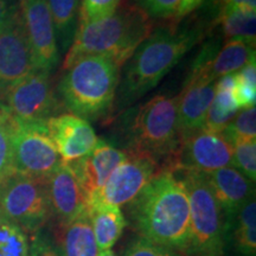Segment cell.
<instances>
[{
	"label": "cell",
	"mask_w": 256,
	"mask_h": 256,
	"mask_svg": "<svg viewBox=\"0 0 256 256\" xmlns=\"http://www.w3.org/2000/svg\"><path fill=\"white\" fill-rule=\"evenodd\" d=\"M28 256H62V252L55 236L43 228L31 235Z\"/></svg>",
	"instance_id": "obj_30"
},
{
	"label": "cell",
	"mask_w": 256,
	"mask_h": 256,
	"mask_svg": "<svg viewBox=\"0 0 256 256\" xmlns=\"http://www.w3.org/2000/svg\"><path fill=\"white\" fill-rule=\"evenodd\" d=\"M98 256H118L112 249H107V250H101L98 252Z\"/></svg>",
	"instance_id": "obj_36"
},
{
	"label": "cell",
	"mask_w": 256,
	"mask_h": 256,
	"mask_svg": "<svg viewBox=\"0 0 256 256\" xmlns=\"http://www.w3.org/2000/svg\"><path fill=\"white\" fill-rule=\"evenodd\" d=\"M127 206L130 223L140 238L184 252L190 204L184 183L174 172L160 171Z\"/></svg>",
	"instance_id": "obj_1"
},
{
	"label": "cell",
	"mask_w": 256,
	"mask_h": 256,
	"mask_svg": "<svg viewBox=\"0 0 256 256\" xmlns=\"http://www.w3.org/2000/svg\"><path fill=\"white\" fill-rule=\"evenodd\" d=\"M218 23L223 30L224 38L229 40H243L255 44L256 40V12L244 10L220 11Z\"/></svg>",
	"instance_id": "obj_23"
},
{
	"label": "cell",
	"mask_w": 256,
	"mask_h": 256,
	"mask_svg": "<svg viewBox=\"0 0 256 256\" xmlns=\"http://www.w3.org/2000/svg\"><path fill=\"white\" fill-rule=\"evenodd\" d=\"M215 82L208 76L188 74L183 90L177 96L179 138L203 128L215 98Z\"/></svg>",
	"instance_id": "obj_16"
},
{
	"label": "cell",
	"mask_w": 256,
	"mask_h": 256,
	"mask_svg": "<svg viewBox=\"0 0 256 256\" xmlns=\"http://www.w3.org/2000/svg\"><path fill=\"white\" fill-rule=\"evenodd\" d=\"M124 256H184V254L176 249L139 238L127 248Z\"/></svg>",
	"instance_id": "obj_31"
},
{
	"label": "cell",
	"mask_w": 256,
	"mask_h": 256,
	"mask_svg": "<svg viewBox=\"0 0 256 256\" xmlns=\"http://www.w3.org/2000/svg\"><path fill=\"white\" fill-rule=\"evenodd\" d=\"M56 242L62 256H98L92 220L88 210L63 226H56Z\"/></svg>",
	"instance_id": "obj_19"
},
{
	"label": "cell",
	"mask_w": 256,
	"mask_h": 256,
	"mask_svg": "<svg viewBox=\"0 0 256 256\" xmlns=\"http://www.w3.org/2000/svg\"><path fill=\"white\" fill-rule=\"evenodd\" d=\"M46 2L55 25L56 37L60 38L63 49H66L72 40H74L72 36L76 34L80 2L78 0H46Z\"/></svg>",
	"instance_id": "obj_24"
},
{
	"label": "cell",
	"mask_w": 256,
	"mask_h": 256,
	"mask_svg": "<svg viewBox=\"0 0 256 256\" xmlns=\"http://www.w3.org/2000/svg\"><path fill=\"white\" fill-rule=\"evenodd\" d=\"M200 38L198 30L178 32L171 25L152 31L130 58L119 90L120 106L133 104L154 88Z\"/></svg>",
	"instance_id": "obj_3"
},
{
	"label": "cell",
	"mask_w": 256,
	"mask_h": 256,
	"mask_svg": "<svg viewBox=\"0 0 256 256\" xmlns=\"http://www.w3.org/2000/svg\"><path fill=\"white\" fill-rule=\"evenodd\" d=\"M204 0H180L177 10H176L174 17L171 18V26H176V24L179 23L182 19H184L194 10H197L203 4Z\"/></svg>",
	"instance_id": "obj_33"
},
{
	"label": "cell",
	"mask_w": 256,
	"mask_h": 256,
	"mask_svg": "<svg viewBox=\"0 0 256 256\" xmlns=\"http://www.w3.org/2000/svg\"><path fill=\"white\" fill-rule=\"evenodd\" d=\"M232 243L236 252L241 256L256 254V203L255 197L238 211L232 220Z\"/></svg>",
	"instance_id": "obj_22"
},
{
	"label": "cell",
	"mask_w": 256,
	"mask_h": 256,
	"mask_svg": "<svg viewBox=\"0 0 256 256\" xmlns=\"http://www.w3.org/2000/svg\"><path fill=\"white\" fill-rule=\"evenodd\" d=\"M0 256H28L26 232L0 216Z\"/></svg>",
	"instance_id": "obj_25"
},
{
	"label": "cell",
	"mask_w": 256,
	"mask_h": 256,
	"mask_svg": "<svg viewBox=\"0 0 256 256\" xmlns=\"http://www.w3.org/2000/svg\"><path fill=\"white\" fill-rule=\"evenodd\" d=\"M121 0H82L78 25L88 24L113 14Z\"/></svg>",
	"instance_id": "obj_29"
},
{
	"label": "cell",
	"mask_w": 256,
	"mask_h": 256,
	"mask_svg": "<svg viewBox=\"0 0 256 256\" xmlns=\"http://www.w3.org/2000/svg\"><path fill=\"white\" fill-rule=\"evenodd\" d=\"M8 4H6V0H0V31L2 30V28L5 26L6 20L8 18Z\"/></svg>",
	"instance_id": "obj_35"
},
{
	"label": "cell",
	"mask_w": 256,
	"mask_h": 256,
	"mask_svg": "<svg viewBox=\"0 0 256 256\" xmlns=\"http://www.w3.org/2000/svg\"><path fill=\"white\" fill-rule=\"evenodd\" d=\"M46 130L64 162L84 158L98 142L90 124L78 115L60 114L51 118Z\"/></svg>",
	"instance_id": "obj_15"
},
{
	"label": "cell",
	"mask_w": 256,
	"mask_h": 256,
	"mask_svg": "<svg viewBox=\"0 0 256 256\" xmlns=\"http://www.w3.org/2000/svg\"><path fill=\"white\" fill-rule=\"evenodd\" d=\"M36 70L20 12H10L0 31V94Z\"/></svg>",
	"instance_id": "obj_12"
},
{
	"label": "cell",
	"mask_w": 256,
	"mask_h": 256,
	"mask_svg": "<svg viewBox=\"0 0 256 256\" xmlns=\"http://www.w3.org/2000/svg\"><path fill=\"white\" fill-rule=\"evenodd\" d=\"M234 168L249 180H256V139L238 142L232 145Z\"/></svg>",
	"instance_id": "obj_28"
},
{
	"label": "cell",
	"mask_w": 256,
	"mask_h": 256,
	"mask_svg": "<svg viewBox=\"0 0 256 256\" xmlns=\"http://www.w3.org/2000/svg\"><path fill=\"white\" fill-rule=\"evenodd\" d=\"M206 176L232 226L238 211L255 197L254 183L232 166L208 172Z\"/></svg>",
	"instance_id": "obj_18"
},
{
	"label": "cell",
	"mask_w": 256,
	"mask_h": 256,
	"mask_svg": "<svg viewBox=\"0 0 256 256\" xmlns=\"http://www.w3.org/2000/svg\"><path fill=\"white\" fill-rule=\"evenodd\" d=\"M220 12L230 10L256 11V0H220Z\"/></svg>",
	"instance_id": "obj_34"
},
{
	"label": "cell",
	"mask_w": 256,
	"mask_h": 256,
	"mask_svg": "<svg viewBox=\"0 0 256 256\" xmlns=\"http://www.w3.org/2000/svg\"><path fill=\"white\" fill-rule=\"evenodd\" d=\"M126 156L124 151H120L110 144L98 140L88 156L68 162L75 172L87 200L104 186L114 170L126 159Z\"/></svg>",
	"instance_id": "obj_17"
},
{
	"label": "cell",
	"mask_w": 256,
	"mask_h": 256,
	"mask_svg": "<svg viewBox=\"0 0 256 256\" xmlns=\"http://www.w3.org/2000/svg\"><path fill=\"white\" fill-rule=\"evenodd\" d=\"M0 216L26 234L46 228L52 218L46 179L12 174L0 183Z\"/></svg>",
	"instance_id": "obj_7"
},
{
	"label": "cell",
	"mask_w": 256,
	"mask_h": 256,
	"mask_svg": "<svg viewBox=\"0 0 256 256\" xmlns=\"http://www.w3.org/2000/svg\"><path fill=\"white\" fill-rule=\"evenodd\" d=\"M50 72L36 70L0 94V110L22 124H46L58 110Z\"/></svg>",
	"instance_id": "obj_8"
},
{
	"label": "cell",
	"mask_w": 256,
	"mask_h": 256,
	"mask_svg": "<svg viewBox=\"0 0 256 256\" xmlns=\"http://www.w3.org/2000/svg\"><path fill=\"white\" fill-rule=\"evenodd\" d=\"M52 217L57 226H63L88 210V200L75 172L68 162H62L46 178Z\"/></svg>",
	"instance_id": "obj_14"
},
{
	"label": "cell",
	"mask_w": 256,
	"mask_h": 256,
	"mask_svg": "<svg viewBox=\"0 0 256 256\" xmlns=\"http://www.w3.org/2000/svg\"><path fill=\"white\" fill-rule=\"evenodd\" d=\"M119 66L104 56H84L75 60L58 86L63 104L72 114L96 120L113 108L119 86Z\"/></svg>",
	"instance_id": "obj_4"
},
{
	"label": "cell",
	"mask_w": 256,
	"mask_h": 256,
	"mask_svg": "<svg viewBox=\"0 0 256 256\" xmlns=\"http://www.w3.org/2000/svg\"><path fill=\"white\" fill-rule=\"evenodd\" d=\"M12 162L16 174L46 179L63 160L48 133L46 124L16 121L12 133Z\"/></svg>",
	"instance_id": "obj_9"
},
{
	"label": "cell",
	"mask_w": 256,
	"mask_h": 256,
	"mask_svg": "<svg viewBox=\"0 0 256 256\" xmlns=\"http://www.w3.org/2000/svg\"><path fill=\"white\" fill-rule=\"evenodd\" d=\"M88 214L98 250L112 249L127 226L122 211L116 206L94 203L88 206Z\"/></svg>",
	"instance_id": "obj_20"
},
{
	"label": "cell",
	"mask_w": 256,
	"mask_h": 256,
	"mask_svg": "<svg viewBox=\"0 0 256 256\" xmlns=\"http://www.w3.org/2000/svg\"><path fill=\"white\" fill-rule=\"evenodd\" d=\"M38 70L50 72L58 63L57 37L46 0H23L19 10Z\"/></svg>",
	"instance_id": "obj_13"
},
{
	"label": "cell",
	"mask_w": 256,
	"mask_h": 256,
	"mask_svg": "<svg viewBox=\"0 0 256 256\" xmlns=\"http://www.w3.org/2000/svg\"><path fill=\"white\" fill-rule=\"evenodd\" d=\"M16 121L0 110V183L10 177L14 171L12 162V133Z\"/></svg>",
	"instance_id": "obj_27"
},
{
	"label": "cell",
	"mask_w": 256,
	"mask_h": 256,
	"mask_svg": "<svg viewBox=\"0 0 256 256\" xmlns=\"http://www.w3.org/2000/svg\"><path fill=\"white\" fill-rule=\"evenodd\" d=\"M190 204V226L184 256H226L230 224L206 174L182 171Z\"/></svg>",
	"instance_id": "obj_5"
},
{
	"label": "cell",
	"mask_w": 256,
	"mask_h": 256,
	"mask_svg": "<svg viewBox=\"0 0 256 256\" xmlns=\"http://www.w3.org/2000/svg\"><path fill=\"white\" fill-rule=\"evenodd\" d=\"M222 136L230 145L256 138V110L255 107L238 112L232 120L222 130Z\"/></svg>",
	"instance_id": "obj_26"
},
{
	"label": "cell",
	"mask_w": 256,
	"mask_h": 256,
	"mask_svg": "<svg viewBox=\"0 0 256 256\" xmlns=\"http://www.w3.org/2000/svg\"><path fill=\"white\" fill-rule=\"evenodd\" d=\"M124 152L126 159L114 170L104 186L89 198L88 206L94 203L116 208L127 206L162 171L151 156L128 150Z\"/></svg>",
	"instance_id": "obj_10"
},
{
	"label": "cell",
	"mask_w": 256,
	"mask_h": 256,
	"mask_svg": "<svg viewBox=\"0 0 256 256\" xmlns=\"http://www.w3.org/2000/svg\"><path fill=\"white\" fill-rule=\"evenodd\" d=\"M136 6L150 18L171 19L180 0H136Z\"/></svg>",
	"instance_id": "obj_32"
},
{
	"label": "cell",
	"mask_w": 256,
	"mask_h": 256,
	"mask_svg": "<svg viewBox=\"0 0 256 256\" xmlns=\"http://www.w3.org/2000/svg\"><path fill=\"white\" fill-rule=\"evenodd\" d=\"M177 118V98L154 96L138 110L130 124L128 151L151 156L162 171H172L179 144Z\"/></svg>",
	"instance_id": "obj_6"
},
{
	"label": "cell",
	"mask_w": 256,
	"mask_h": 256,
	"mask_svg": "<svg viewBox=\"0 0 256 256\" xmlns=\"http://www.w3.org/2000/svg\"><path fill=\"white\" fill-rule=\"evenodd\" d=\"M255 44L243 40H229L216 54L208 68L206 75L216 81L224 75L240 72L243 66L255 60Z\"/></svg>",
	"instance_id": "obj_21"
},
{
	"label": "cell",
	"mask_w": 256,
	"mask_h": 256,
	"mask_svg": "<svg viewBox=\"0 0 256 256\" xmlns=\"http://www.w3.org/2000/svg\"><path fill=\"white\" fill-rule=\"evenodd\" d=\"M232 166V146L220 133L200 130L179 138L172 171L208 172Z\"/></svg>",
	"instance_id": "obj_11"
},
{
	"label": "cell",
	"mask_w": 256,
	"mask_h": 256,
	"mask_svg": "<svg viewBox=\"0 0 256 256\" xmlns=\"http://www.w3.org/2000/svg\"><path fill=\"white\" fill-rule=\"evenodd\" d=\"M153 31V22L136 5H119L108 17L78 25L63 70L84 56H104L118 66L127 62Z\"/></svg>",
	"instance_id": "obj_2"
}]
</instances>
